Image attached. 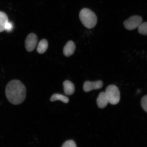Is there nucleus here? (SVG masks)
<instances>
[{"instance_id": "f257e3e1", "label": "nucleus", "mask_w": 147, "mask_h": 147, "mask_svg": "<svg viewBox=\"0 0 147 147\" xmlns=\"http://www.w3.org/2000/svg\"><path fill=\"white\" fill-rule=\"evenodd\" d=\"M5 93L7 99L11 103L18 105L25 100L26 90L25 86L21 81L13 80L7 84Z\"/></svg>"}, {"instance_id": "f03ea898", "label": "nucleus", "mask_w": 147, "mask_h": 147, "mask_svg": "<svg viewBox=\"0 0 147 147\" xmlns=\"http://www.w3.org/2000/svg\"><path fill=\"white\" fill-rule=\"evenodd\" d=\"M79 17L82 24L88 29L93 28L97 23V18L96 14L88 8L82 9L80 12Z\"/></svg>"}, {"instance_id": "7ed1b4c3", "label": "nucleus", "mask_w": 147, "mask_h": 147, "mask_svg": "<svg viewBox=\"0 0 147 147\" xmlns=\"http://www.w3.org/2000/svg\"><path fill=\"white\" fill-rule=\"evenodd\" d=\"M105 93L110 104L115 105L119 102L120 100V92L116 86L112 84L108 86Z\"/></svg>"}, {"instance_id": "20e7f679", "label": "nucleus", "mask_w": 147, "mask_h": 147, "mask_svg": "<svg viewBox=\"0 0 147 147\" xmlns=\"http://www.w3.org/2000/svg\"><path fill=\"white\" fill-rule=\"evenodd\" d=\"M142 21V18L141 16H134L125 21L124 25L125 28L127 30H133L138 28Z\"/></svg>"}, {"instance_id": "39448f33", "label": "nucleus", "mask_w": 147, "mask_h": 147, "mask_svg": "<svg viewBox=\"0 0 147 147\" xmlns=\"http://www.w3.org/2000/svg\"><path fill=\"white\" fill-rule=\"evenodd\" d=\"M38 42V38L36 35L31 33L28 35L25 40V47L27 51L31 52L35 48Z\"/></svg>"}, {"instance_id": "423d86ee", "label": "nucleus", "mask_w": 147, "mask_h": 147, "mask_svg": "<svg viewBox=\"0 0 147 147\" xmlns=\"http://www.w3.org/2000/svg\"><path fill=\"white\" fill-rule=\"evenodd\" d=\"M103 83L102 81L91 82L87 81L84 82L83 86V89L84 92H88L93 90L99 89L102 87Z\"/></svg>"}, {"instance_id": "0eeeda50", "label": "nucleus", "mask_w": 147, "mask_h": 147, "mask_svg": "<svg viewBox=\"0 0 147 147\" xmlns=\"http://www.w3.org/2000/svg\"><path fill=\"white\" fill-rule=\"evenodd\" d=\"M75 49L76 46L74 42L72 41L68 42L63 49L64 56L67 57L70 56L74 53Z\"/></svg>"}, {"instance_id": "6e6552de", "label": "nucleus", "mask_w": 147, "mask_h": 147, "mask_svg": "<svg viewBox=\"0 0 147 147\" xmlns=\"http://www.w3.org/2000/svg\"><path fill=\"white\" fill-rule=\"evenodd\" d=\"M96 102L99 108L102 109L106 107L109 102L105 92H101L100 93L97 99Z\"/></svg>"}, {"instance_id": "1a4fd4ad", "label": "nucleus", "mask_w": 147, "mask_h": 147, "mask_svg": "<svg viewBox=\"0 0 147 147\" xmlns=\"http://www.w3.org/2000/svg\"><path fill=\"white\" fill-rule=\"evenodd\" d=\"M64 91L66 95H71L74 93L75 86L72 82L69 80L65 81L63 83Z\"/></svg>"}, {"instance_id": "9d476101", "label": "nucleus", "mask_w": 147, "mask_h": 147, "mask_svg": "<svg viewBox=\"0 0 147 147\" xmlns=\"http://www.w3.org/2000/svg\"><path fill=\"white\" fill-rule=\"evenodd\" d=\"M8 22L7 14L4 12L0 11V32L5 30V26Z\"/></svg>"}, {"instance_id": "9b49d317", "label": "nucleus", "mask_w": 147, "mask_h": 147, "mask_svg": "<svg viewBox=\"0 0 147 147\" xmlns=\"http://www.w3.org/2000/svg\"><path fill=\"white\" fill-rule=\"evenodd\" d=\"M48 47V42L47 40L43 39L41 40L37 47V51L40 54H42L47 51Z\"/></svg>"}, {"instance_id": "f8f14e48", "label": "nucleus", "mask_w": 147, "mask_h": 147, "mask_svg": "<svg viewBox=\"0 0 147 147\" xmlns=\"http://www.w3.org/2000/svg\"><path fill=\"white\" fill-rule=\"evenodd\" d=\"M58 100L62 101L64 103H67L69 102V99L67 97L59 94H54L51 97V102Z\"/></svg>"}, {"instance_id": "ddd939ff", "label": "nucleus", "mask_w": 147, "mask_h": 147, "mask_svg": "<svg viewBox=\"0 0 147 147\" xmlns=\"http://www.w3.org/2000/svg\"><path fill=\"white\" fill-rule=\"evenodd\" d=\"M138 31L139 34L147 35V22L141 23L138 28Z\"/></svg>"}, {"instance_id": "4468645a", "label": "nucleus", "mask_w": 147, "mask_h": 147, "mask_svg": "<svg viewBox=\"0 0 147 147\" xmlns=\"http://www.w3.org/2000/svg\"><path fill=\"white\" fill-rule=\"evenodd\" d=\"M62 147H77L76 143L73 140H69L65 141Z\"/></svg>"}, {"instance_id": "2eb2a0df", "label": "nucleus", "mask_w": 147, "mask_h": 147, "mask_svg": "<svg viewBox=\"0 0 147 147\" xmlns=\"http://www.w3.org/2000/svg\"><path fill=\"white\" fill-rule=\"evenodd\" d=\"M141 105L143 110L147 113V95L142 97Z\"/></svg>"}, {"instance_id": "dca6fc26", "label": "nucleus", "mask_w": 147, "mask_h": 147, "mask_svg": "<svg viewBox=\"0 0 147 147\" xmlns=\"http://www.w3.org/2000/svg\"><path fill=\"white\" fill-rule=\"evenodd\" d=\"M12 28L13 25L12 23L9 21L6 24V26H5V30L9 32V31L12 30Z\"/></svg>"}]
</instances>
